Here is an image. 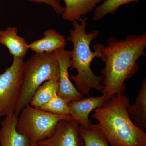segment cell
<instances>
[{"mask_svg": "<svg viewBox=\"0 0 146 146\" xmlns=\"http://www.w3.org/2000/svg\"><path fill=\"white\" fill-rule=\"evenodd\" d=\"M127 112L137 127L145 131L146 128V78L142 81L135 103L129 105Z\"/></svg>", "mask_w": 146, "mask_h": 146, "instance_id": "14", "label": "cell"}, {"mask_svg": "<svg viewBox=\"0 0 146 146\" xmlns=\"http://www.w3.org/2000/svg\"><path fill=\"white\" fill-rule=\"evenodd\" d=\"M59 66L54 52L36 53L25 62L20 95L14 114L29 104L33 96L41 85L51 79L59 80Z\"/></svg>", "mask_w": 146, "mask_h": 146, "instance_id": "4", "label": "cell"}, {"mask_svg": "<svg viewBox=\"0 0 146 146\" xmlns=\"http://www.w3.org/2000/svg\"><path fill=\"white\" fill-rule=\"evenodd\" d=\"M80 130L84 146H110L106 138L94 124L89 129L80 126Z\"/></svg>", "mask_w": 146, "mask_h": 146, "instance_id": "17", "label": "cell"}, {"mask_svg": "<svg viewBox=\"0 0 146 146\" xmlns=\"http://www.w3.org/2000/svg\"><path fill=\"white\" fill-rule=\"evenodd\" d=\"M68 103L64 99L56 94L40 109L54 115L69 116L70 110Z\"/></svg>", "mask_w": 146, "mask_h": 146, "instance_id": "18", "label": "cell"}, {"mask_svg": "<svg viewBox=\"0 0 146 146\" xmlns=\"http://www.w3.org/2000/svg\"><path fill=\"white\" fill-rule=\"evenodd\" d=\"M16 129L29 139L30 143L37 144L51 136L58 122L72 116L54 115L27 105L20 113Z\"/></svg>", "mask_w": 146, "mask_h": 146, "instance_id": "5", "label": "cell"}, {"mask_svg": "<svg viewBox=\"0 0 146 146\" xmlns=\"http://www.w3.org/2000/svg\"><path fill=\"white\" fill-rule=\"evenodd\" d=\"M18 116L14 113L5 116L1 123L0 146H30L29 139L16 129Z\"/></svg>", "mask_w": 146, "mask_h": 146, "instance_id": "10", "label": "cell"}, {"mask_svg": "<svg viewBox=\"0 0 146 146\" xmlns=\"http://www.w3.org/2000/svg\"><path fill=\"white\" fill-rule=\"evenodd\" d=\"M88 17L82 18L81 23L78 21L72 22L73 28L70 29V36L67 39L72 43L71 51V69L77 71L76 75L71 78L74 82L76 89L83 96H89L91 89L101 92L104 88L103 76H98L92 71L91 64L95 57L100 58V51L98 44L94 46L95 52L91 50L90 45L94 39L100 35L99 31L94 30L86 33V27Z\"/></svg>", "mask_w": 146, "mask_h": 146, "instance_id": "3", "label": "cell"}, {"mask_svg": "<svg viewBox=\"0 0 146 146\" xmlns=\"http://www.w3.org/2000/svg\"><path fill=\"white\" fill-rule=\"evenodd\" d=\"M98 45L100 58L105 63L101 71L104 76L102 93L107 101L116 95L124 94L125 80L139 70L137 60L146 56V33L129 35L125 39L111 36L106 46L102 44Z\"/></svg>", "mask_w": 146, "mask_h": 146, "instance_id": "1", "label": "cell"}, {"mask_svg": "<svg viewBox=\"0 0 146 146\" xmlns=\"http://www.w3.org/2000/svg\"><path fill=\"white\" fill-rule=\"evenodd\" d=\"M59 66V87L57 94L68 102L81 99L83 96L70 79L68 70L71 67V51L61 48L54 51Z\"/></svg>", "mask_w": 146, "mask_h": 146, "instance_id": "8", "label": "cell"}, {"mask_svg": "<svg viewBox=\"0 0 146 146\" xmlns=\"http://www.w3.org/2000/svg\"><path fill=\"white\" fill-rule=\"evenodd\" d=\"M25 57H13L11 65L0 74V118L15 113L20 95Z\"/></svg>", "mask_w": 146, "mask_h": 146, "instance_id": "6", "label": "cell"}, {"mask_svg": "<svg viewBox=\"0 0 146 146\" xmlns=\"http://www.w3.org/2000/svg\"><path fill=\"white\" fill-rule=\"evenodd\" d=\"M106 0H63L65 4L63 20L81 22L84 16L94 11L98 4Z\"/></svg>", "mask_w": 146, "mask_h": 146, "instance_id": "11", "label": "cell"}, {"mask_svg": "<svg viewBox=\"0 0 146 146\" xmlns=\"http://www.w3.org/2000/svg\"><path fill=\"white\" fill-rule=\"evenodd\" d=\"M37 144L40 146H84L80 126L73 119L60 121L52 135Z\"/></svg>", "mask_w": 146, "mask_h": 146, "instance_id": "7", "label": "cell"}, {"mask_svg": "<svg viewBox=\"0 0 146 146\" xmlns=\"http://www.w3.org/2000/svg\"><path fill=\"white\" fill-rule=\"evenodd\" d=\"M106 101L104 95L100 96L89 97L73 101L68 103L70 115L80 126L90 129L93 124L89 119L91 112L102 106Z\"/></svg>", "mask_w": 146, "mask_h": 146, "instance_id": "9", "label": "cell"}, {"mask_svg": "<svg viewBox=\"0 0 146 146\" xmlns=\"http://www.w3.org/2000/svg\"><path fill=\"white\" fill-rule=\"evenodd\" d=\"M58 87V80L51 79L45 82L35 92L29 104L40 108L57 94Z\"/></svg>", "mask_w": 146, "mask_h": 146, "instance_id": "15", "label": "cell"}, {"mask_svg": "<svg viewBox=\"0 0 146 146\" xmlns=\"http://www.w3.org/2000/svg\"><path fill=\"white\" fill-rule=\"evenodd\" d=\"M30 146H40L38 144H31Z\"/></svg>", "mask_w": 146, "mask_h": 146, "instance_id": "20", "label": "cell"}, {"mask_svg": "<svg viewBox=\"0 0 146 146\" xmlns=\"http://www.w3.org/2000/svg\"><path fill=\"white\" fill-rule=\"evenodd\" d=\"M129 100L123 94L114 96L94 110V124L110 146H146V133L137 127L128 114Z\"/></svg>", "mask_w": 146, "mask_h": 146, "instance_id": "2", "label": "cell"}, {"mask_svg": "<svg viewBox=\"0 0 146 146\" xmlns=\"http://www.w3.org/2000/svg\"><path fill=\"white\" fill-rule=\"evenodd\" d=\"M140 0H106L94 11L93 21H99L108 14H114L121 6L129 3H138Z\"/></svg>", "mask_w": 146, "mask_h": 146, "instance_id": "16", "label": "cell"}, {"mask_svg": "<svg viewBox=\"0 0 146 146\" xmlns=\"http://www.w3.org/2000/svg\"><path fill=\"white\" fill-rule=\"evenodd\" d=\"M16 27H9L0 30V44L8 49L13 57H25L29 47L25 39L19 36Z\"/></svg>", "mask_w": 146, "mask_h": 146, "instance_id": "12", "label": "cell"}, {"mask_svg": "<svg viewBox=\"0 0 146 146\" xmlns=\"http://www.w3.org/2000/svg\"><path fill=\"white\" fill-rule=\"evenodd\" d=\"M44 37L32 42L29 47L36 53L54 52L56 50L65 48L67 44L65 36L53 29H49L43 33Z\"/></svg>", "mask_w": 146, "mask_h": 146, "instance_id": "13", "label": "cell"}, {"mask_svg": "<svg viewBox=\"0 0 146 146\" xmlns=\"http://www.w3.org/2000/svg\"><path fill=\"white\" fill-rule=\"evenodd\" d=\"M30 1L38 3L45 4L50 6L54 10L55 12L58 15H63L64 13V8L61 5V2L63 0H27Z\"/></svg>", "mask_w": 146, "mask_h": 146, "instance_id": "19", "label": "cell"}]
</instances>
